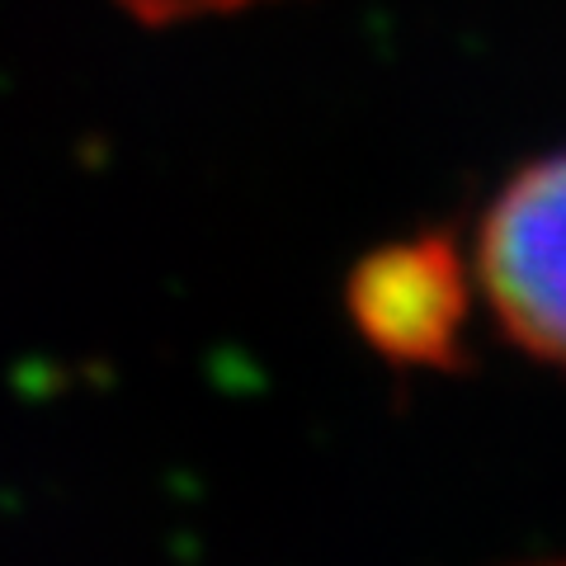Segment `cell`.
I'll use <instances>...</instances> for the list:
<instances>
[{
	"label": "cell",
	"instance_id": "cell-1",
	"mask_svg": "<svg viewBox=\"0 0 566 566\" xmlns=\"http://www.w3.org/2000/svg\"><path fill=\"white\" fill-rule=\"evenodd\" d=\"M472 283L510 345L566 374V147L524 161L491 199Z\"/></svg>",
	"mask_w": 566,
	"mask_h": 566
},
{
	"label": "cell",
	"instance_id": "cell-2",
	"mask_svg": "<svg viewBox=\"0 0 566 566\" xmlns=\"http://www.w3.org/2000/svg\"><path fill=\"white\" fill-rule=\"evenodd\" d=\"M472 303V274L444 237H411L349 274V316L382 359L453 368Z\"/></svg>",
	"mask_w": 566,
	"mask_h": 566
},
{
	"label": "cell",
	"instance_id": "cell-3",
	"mask_svg": "<svg viewBox=\"0 0 566 566\" xmlns=\"http://www.w3.org/2000/svg\"><path fill=\"white\" fill-rule=\"evenodd\" d=\"M123 14H133L147 29H175V24H203L227 20V14H245L260 6H279V0H109Z\"/></svg>",
	"mask_w": 566,
	"mask_h": 566
},
{
	"label": "cell",
	"instance_id": "cell-4",
	"mask_svg": "<svg viewBox=\"0 0 566 566\" xmlns=\"http://www.w3.org/2000/svg\"><path fill=\"white\" fill-rule=\"evenodd\" d=\"M557 566H566V562H557Z\"/></svg>",
	"mask_w": 566,
	"mask_h": 566
}]
</instances>
